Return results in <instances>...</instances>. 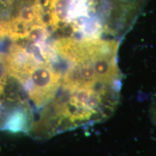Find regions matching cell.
<instances>
[{"label": "cell", "instance_id": "cell-5", "mask_svg": "<svg viewBox=\"0 0 156 156\" xmlns=\"http://www.w3.org/2000/svg\"><path fill=\"white\" fill-rule=\"evenodd\" d=\"M0 12H2V9L1 6H0Z\"/></svg>", "mask_w": 156, "mask_h": 156}, {"label": "cell", "instance_id": "cell-1", "mask_svg": "<svg viewBox=\"0 0 156 156\" xmlns=\"http://www.w3.org/2000/svg\"><path fill=\"white\" fill-rule=\"evenodd\" d=\"M62 73L49 63L35 65L29 70L20 84L37 108L51 102L62 83Z\"/></svg>", "mask_w": 156, "mask_h": 156}, {"label": "cell", "instance_id": "cell-4", "mask_svg": "<svg viewBox=\"0 0 156 156\" xmlns=\"http://www.w3.org/2000/svg\"><path fill=\"white\" fill-rule=\"evenodd\" d=\"M4 91H5V86L0 85V96H1L2 94H3Z\"/></svg>", "mask_w": 156, "mask_h": 156}, {"label": "cell", "instance_id": "cell-2", "mask_svg": "<svg viewBox=\"0 0 156 156\" xmlns=\"http://www.w3.org/2000/svg\"><path fill=\"white\" fill-rule=\"evenodd\" d=\"M32 119L30 107L24 102L20 107L9 113L2 128L12 132H27L32 126Z\"/></svg>", "mask_w": 156, "mask_h": 156}, {"label": "cell", "instance_id": "cell-3", "mask_svg": "<svg viewBox=\"0 0 156 156\" xmlns=\"http://www.w3.org/2000/svg\"><path fill=\"white\" fill-rule=\"evenodd\" d=\"M3 58L4 54L0 53V85L5 86L6 84V81H7V75H6L5 68H4Z\"/></svg>", "mask_w": 156, "mask_h": 156}]
</instances>
